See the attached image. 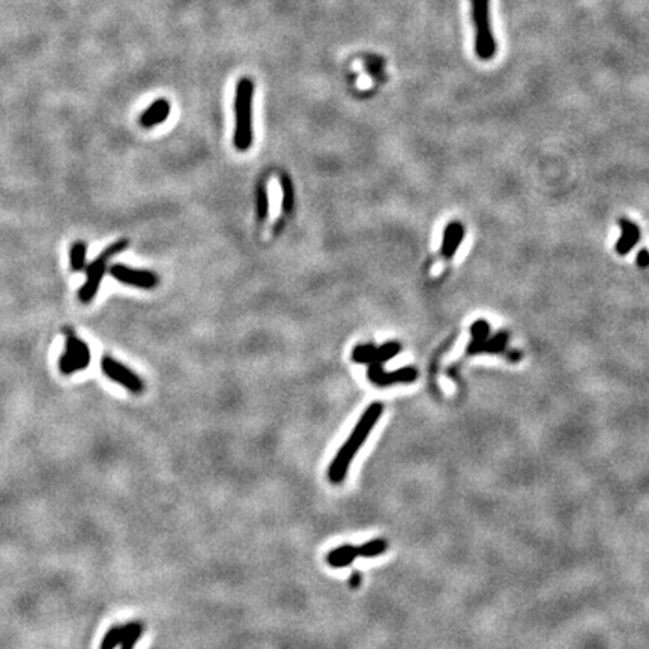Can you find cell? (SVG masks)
Here are the masks:
<instances>
[{"label":"cell","instance_id":"8992f818","mask_svg":"<svg viewBox=\"0 0 649 649\" xmlns=\"http://www.w3.org/2000/svg\"><path fill=\"white\" fill-rule=\"evenodd\" d=\"M101 368L109 379L122 385L123 388H127L132 394H140L144 390V383L140 377L131 372L128 367L116 361L114 358L104 356L101 361Z\"/></svg>","mask_w":649,"mask_h":649},{"label":"cell","instance_id":"9c48e42d","mask_svg":"<svg viewBox=\"0 0 649 649\" xmlns=\"http://www.w3.org/2000/svg\"><path fill=\"white\" fill-rule=\"evenodd\" d=\"M170 112H171L170 102L167 100L160 98L157 101H153L149 107L142 113L140 125L143 128L157 127V125L166 122V119L170 116Z\"/></svg>","mask_w":649,"mask_h":649},{"label":"cell","instance_id":"cb8c5ba5","mask_svg":"<svg viewBox=\"0 0 649 649\" xmlns=\"http://www.w3.org/2000/svg\"><path fill=\"white\" fill-rule=\"evenodd\" d=\"M361 583H362V574L355 571V573H352V576L349 577V586H351L352 589H358L361 586Z\"/></svg>","mask_w":649,"mask_h":649},{"label":"cell","instance_id":"ffe728a7","mask_svg":"<svg viewBox=\"0 0 649 649\" xmlns=\"http://www.w3.org/2000/svg\"><path fill=\"white\" fill-rule=\"evenodd\" d=\"M376 346L374 344H362L356 346L352 352V360L356 364H373L376 358Z\"/></svg>","mask_w":649,"mask_h":649},{"label":"cell","instance_id":"e0dca14e","mask_svg":"<svg viewBox=\"0 0 649 649\" xmlns=\"http://www.w3.org/2000/svg\"><path fill=\"white\" fill-rule=\"evenodd\" d=\"M256 212H257V220L259 222H264L268 218L269 214V200H268V191L266 185L264 182L259 183L257 192H256Z\"/></svg>","mask_w":649,"mask_h":649},{"label":"cell","instance_id":"7a4b0ae2","mask_svg":"<svg viewBox=\"0 0 649 649\" xmlns=\"http://www.w3.org/2000/svg\"><path fill=\"white\" fill-rule=\"evenodd\" d=\"M253 96L254 83L248 77L240 79L235 92V148L245 152L253 144Z\"/></svg>","mask_w":649,"mask_h":649},{"label":"cell","instance_id":"603a6c76","mask_svg":"<svg viewBox=\"0 0 649 649\" xmlns=\"http://www.w3.org/2000/svg\"><path fill=\"white\" fill-rule=\"evenodd\" d=\"M636 261H637V265L641 266V268H646L649 265V251L648 250H641L637 253V257H636Z\"/></svg>","mask_w":649,"mask_h":649},{"label":"cell","instance_id":"52a82bcc","mask_svg":"<svg viewBox=\"0 0 649 649\" xmlns=\"http://www.w3.org/2000/svg\"><path fill=\"white\" fill-rule=\"evenodd\" d=\"M110 275L118 280V282L134 286V287H140L144 290H151L155 286H158V275H155L151 270H143V269H134L127 265L122 264H116L109 268Z\"/></svg>","mask_w":649,"mask_h":649},{"label":"cell","instance_id":"8fae6325","mask_svg":"<svg viewBox=\"0 0 649 649\" xmlns=\"http://www.w3.org/2000/svg\"><path fill=\"white\" fill-rule=\"evenodd\" d=\"M507 343H508V334L499 333L493 337H487L486 340L473 342L468 347L469 355H478V353H505L507 352Z\"/></svg>","mask_w":649,"mask_h":649},{"label":"cell","instance_id":"5b68a950","mask_svg":"<svg viewBox=\"0 0 649 649\" xmlns=\"http://www.w3.org/2000/svg\"><path fill=\"white\" fill-rule=\"evenodd\" d=\"M66 346L65 352L59 358V368L63 374H74L75 372L84 370L91 364V351L87 343L80 340L74 334L72 329H65Z\"/></svg>","mask_w":649,"mask_h":649},{"label":"cell","instance_id":"3957f363","mask_svg":"<svg viewBox=\"0 0 649 649\" xmlns=\"http://www.w3.org/2000/svg\"><path fill=\"white\" fill-rule=\"evenodd\" d=\"M130 247V240L128 239H119L113 242L110 247L105 248L100 257H96L92 260L89 265L86 268V282L79 290V299L83 304H89L92 299L96 296L100 290V286L102 283V278L105 270H107L109 260L113 259L114 256L121 254L123 250H127Z\"/></svg>","mask_w":649,"mask_h":649},{"label":"cell","instance_id":"2e32d148","mask_svg":"<svg viewBox=\"0 0 649 649\" xmlns=\"http://www.w3.org/2000/svg\"><path fill=\"white\" fill-rule=\"evenodd\" d=\"M125 633L121 642V649H134L143 634V624L135 621L125 624Z\"/></svg>","mask_w":649,"mask_h":649},{"label":"cell","instance_id":"30bf717a","mask_svg":"<svg viewBox=\"0 0 649 649\" xmlns=\"http://www.w3.org/2000/svg\"><path fill=\"white\" fill-rule=\"evenodd\" d=\"M464 238V227L461 222L452 221L445 227L443 238H442V250L441 253L445 259H452L454 254L457 253L461 242Z\"/></svg>","mask_w":649,"mask_h":649},{"label":"cell","instance_id":"7c38bea8","mask_svg":"<svg viewBox=\"0 0 649 649\" xmlns=\"http://www.w3.org/2000/svg\"><path fill=\"white\" fill-rule=\"evenodd\" d=\"M641 239V231H639V227L633 224L632 221L628 220H621V236H619L616 242V253L625 256L629 251L634 248V245Z\"/></svg>","mask_w":649,"mask_h":649},{"label":"cell","instance_id":"d6986e66","mask_svg":"<svg viewBox=\"0 0 649 649\" xmlns=\"http://www.w3.org/2000/svg\"><path fill=\"white\" fill-rule=\"evenodd\" d=\"M282 188H283V211L286 214H290L293 211L295 205V190L292 179L289 174L282 173Z\"/></svg>","mask_w":649,"mask_h":649},{"label":"cell","instance_id":"4fadbf2b","mask_svg":"<svg viewBox=\"0 0 649 649\" xmlns=\"http://www.w3.org/2000/svg\"><path fill=\"white\" fill-rule=\"evenodd\" d=\"M356 558H360L358 556V547L352 544H344L329 551L326 555V563L334 568H344L351 565Z\"/></svg>","mask_w":649,"mask_h":649},{"label":"cell","instance_id":"6da1fadb","mask_svg":"<svg viewBox=\"0 0 649 649\" xmlns=\"http://www.w3.org/2000/svg\"><path fill=\"white\" fill-rule=\"evenodd\" d=\"M382 412H383V404L382 403H373L365 409V412L362 413L360 421L356 422L352 434L349 436V439L344 442V445L340 448V451L337 452L333 463L329 464L328 477H329V480H331L333 484H342L343 482V480L347 475L349 466H351V463L353 461L356 452L360 451V448L362 447L364 442L367 441L368 434H370V432L373 430L376 422L379 421Z\"/></svg>","mask_w":649,"mask_h":649},{"label":"cell","instance_id":"277c9868","mask_svg":"<svg viewBox=\"0 0 649 649\" xmlns=\"http://www.w3.org/2000/svg\"><path fill=\"white\" fill-rule=\"evenodd\" d=\"M471 8L475 24V53L481 61H490L498 47L490 24V0H471Z\"/></svg>","mask_w":649,"mask_h":649},{"label":"cell","instance_id":"44dd1931","mask_svg":"<svg viewBox=\"0 0 649 649\" xmlns=\"http://www.w3.org/2000/svg\"><path fill=\"white\" fill-rule=\"evenodd\" d=\"M125 633V627L123 625H114L112 627L107 633H105L100 649H116L123 639Z\"/></svg>","mask_w":649,"mask_h":649},{"label":"cell","instance_id":"ac0fdd59","mask_svg":"<svg viewBox=\"0 0 649 649\" xmlns=\"http://www.w3.org/2000/svg\"><path fill=\"white\" fill-rule=\"evenodd\" d=\"M402 351V344L397 342H388L382 344L381 347L376 349V358L373 364H385L386 361H390L391 358L397 356Z\"/></svg>","mask_w":649,"mask_h":649},{"label":"cell","instance_id":"ba28073f","mask_svg":"<svg viewBox=\"0 0 649 649\" xmlns=\"http://www.w3.org/2000/svg\"><path fill=\"white\" fill-rule=\"evenodd\" d=\"M368 381L377 386H390L394 383H412L418 377V372L413 367H403L394 372H385L382 364H370L368 367Z\"/></svg>","mask_w":649,"mask_h":649},{"label":"cell","instance_id":"5bb4252c","mask_svg":"<svg viewBox=\"0 0 649 649\" xmlns=\"http://www.w3.org/2000/svg\"><path fill=\"white\" fill-rule=\"evenodd\" d=\"M87 245L83 240H75L70 250V266L74 273H80L86 268Z\"/></svg>","mask_w":649,"mask_h":649},{"label":"cell","instance_id":"9a60e30c","mask_svg":"<svg viewBox=\"0 0 649 649\" xmlns=\"http://www.w3.org/2000/svg\"><path fill=\"white\" fill-rule=\"evenodd\" d=\"M388 550V541L383 538H374L364 542L358 547V556L361 558H376Z\"/></svg>","mask_w":649,"mask_h":649},{"label":"cell","instance_id":"7402d4cb","mask_svg":"<svg viewBox=\"0 0 649 649\" xmlns=\"http://www.w3.org/2000/svg\"><path fill=\"white\" fill-rule=\"evenodd\" d=\"M471 334H472V340L473 342H481L486 340V338L490 335V325L487 321H477L473 322L471 326Z\"/></svg>","mask_w":649,"mask_h":649},{"label":"cell","instance_id":"d4e9b609","mask_svg":"<svg viewBox=\"0 0 649 649\" xmlns=\"http://www.w3.org/2000/svg\"><path fill=\"white\" fill-rule=\"evenodd\" d=\"M505 355L508 356V360H510L511 362H519L520 356H521V355H520L517 351H507V352H505Z\"/></svg>","mask_w":649,"mask_h":649}]
</instances>
